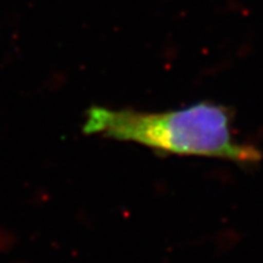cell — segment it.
<instances>
[{"label":"cell","mask_w":263,"mask_h":263,"mask_svg":"<svg viewBox=\"0 0 263 263\" xmlns=\"http://www.w3.org/2000/svg\"><path fill=\"white\" fill-rule=\"evenodd\" d=\"M82 130L137 142L164 155L215 157L240 165H254L262 160L259 149L236 141L229 107L208 101L163 113L91 106Z\"/></svg>","instance_id":"1"}]
</instances>
